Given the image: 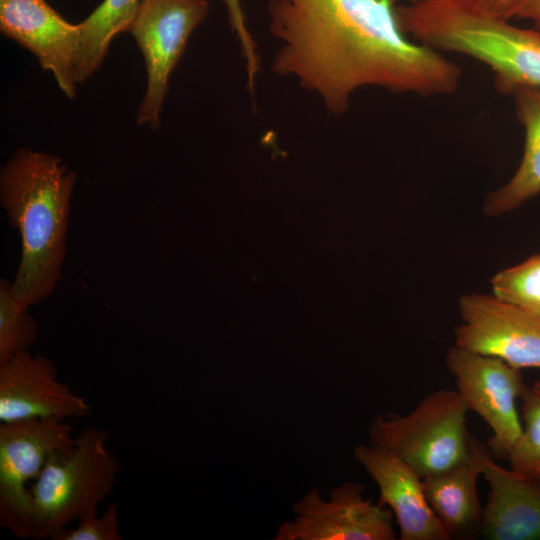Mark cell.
Wrapping results in <instances>:
<instances>
[{
  "label": "cell",
  "mask_w": 540,
  "mask_h": 540,
  "mask_svg": "<svg viewBox=\"0 0 540 540\" xmlns=\"http://www.w3.org/2000/svg\"><path fill=\"white\" fill-rule=\"evenodd\" d=\"M396 7V0H270L269 31L280 42L272 71L293 77L336 116L363 87L419 96L454 93L459 66L409 38Z\"/></svg>",
  "instance_id": "obj_1"
},
{
  "label": "cell",
  "mask_w": 540,
  "mask_h": 540,
  "mask_svg": "<svg viewBox=\"0 0 540 540\" xmlns=\"http://www.w3.org/2000/svg\"><path fill=\"white\" fill-rule=\"evenodd\" d=\"M75 173L60 157L20 148L1 168L0 201L21 237L12 282L25 305L47 298L61 280Z\"/></svg>",
  "instance_id": "obj_2"
},
{
  "label": "cell",
  "mask_w": 540,
  "mask_h": 540,
  "mask_svg": "<svg viewBox=\"0 0 540 540\" xmlns=\"http://www.w3.org/2000/svg\"><path fill=\"white\" fill-rule=\"evenodd\" d=\"M402 31L440 52L467 55L494 74L496 89L540 88V32L510 23L476 0H416L397 5Z\"/></svg>",
  "instance_id": "obj_3"
},
{
  "label": "cell",
  "mask_w": 540,
  "mask_h": 540,
  "mask_svg": "<svg viewBox=\"0 0 540 540\" xmlns=\"http://www.w3.org/2000/svg\"><path fill=\"white\" fill-rule=\"evenodd\" d=\"M107 439L105 430L87 427L69 450L48 459L30 488L33 538L56 540L81 514L97 509L112 493L119 465Z\"/></svg>",
  "instance_id": "obj_4"
},
{
  "label": "cell",
  "mask_w": 540,
  "mask_h": 540,
  "mask_svg": "<svg viewBox=\"0 0 540 540\" xmlns=\"http://www.w3.org/2000/svg\"><path fill=\"white\" fill-rule=\"evenodd\" d=\"M467 412L457 390L438 389L406 415H378L368 430L369 444L392 453L422 479L434 476L470 458Z\"/></svg>",
  "instance_id": "obj_5"
},
{
  "label": "cell",
  "mask_w": 540,
  "mask_h": 540,
  "mask_svg": "<svg viewBox=\"0 0 540 540\" xmlns=\"http://www.w3.org/2000/svg\"><path fill=\"white\" fill-rule=\"evenodd\" d=\"M75 442L62 419H31L0 424V525L19 538L33 537L32 495L48 459Z\"/></svg>",
  "instance_id": "obj_6"
},
{
  "label": "cell",
  "mask_w": 540,
  "mask_h": 540,
  "mask_svg": "<svg viewBox=\"0 0 540 540\" xmlns=\"http://www.w3.org/2000/svg\"><path fill=\"white\" fill-rule=\"evenodd\" d=\"M209 12L208 0H143L129 28L146 68V91L137 124L156 130L169 78L182 58L192 33Z\"/></svg>",
  "instance_id": "obj_7"
},
{
  "label": "cell",
  "mask_w": 540,
  "mask_h": 540,
  "mask_svg": "<svg viewBox=\"0 0 540 540\" xmlns=\"http://www.w3.org/2000/svg\"><path fill=\"white\" fill-rule=\"evenodd\" d=\"M446 366L468 411L477 413L491 428L490 452L506 459L522 432L516 400L526 384L520 369L457 345L447 351Z\"/></svg>",
  "instance_id": "obj_8"
},
{
  "label": "cell",
  "mask_w": 540,
  "mask_h": 540,
  "mask_svg": "<svg viewBox=\"0 0 540 540\" xmlns=\"http://www.w3.org/2000/svg\"><path fill=\"white\" fill-rule=\"evenodd\" d=\"M363 486L345 482L324 500L318 488L293 505L296 516L283 522L274 540H394L393 513L363 497Z\"/></svg>",
  "instance_id": "obj_9"
},
{
  "label": "cell",
  "mask_w": 540,
  "mask_h": 540,
  "mask_svg": "<svg viewBox=\"0 0 540 540\" xmlns=\"http://www.w3.org/2000/svg\"><path fill=\"white\" fill-rule=\"evenodd\" d=\"M462 323L455 345L517 368L540 369V318L493 294H466L458 303Z\"/></svg>",
  "instance_id": "obj_10"
},
{
  "label": "cell",
  "mask_w": 540,
  "mask_h": 540,
  "mask_svg": "<svg viewBox=\"0 0 540 540\" xmlns=\"http://www.w3.org/2000/svg\"><path fill=\"white\" fill-rule=\"evenodd\" d=\"M1 33L29 50L52 73L66 97L76 96L79 24L66 21L45 0H0Z\"/></svg>",
  "instance_id": "obj_11"
},
{
  "label": "cell",
  "mask_w": 540,
  "mask_h": 540,
  "mask_svg": "<svg viewBox=\"0 0 540 540\" xmlns=\"http://www.w3.org/2000/svg\"><path fill=\"white\" fill-rule=\"evenodd\" d=\"M90 413L82 396L58 379L54 362L21 352L0 365L1 423L31 419L81 418Z\"/></svg>",
  "instance_id": "obj_12"
},
{
  "label": "cell",
  "mask_w": 540,
  "mask_h": 540,
  "mask_svg": "<svg viewBox=\"0 0 540 540\" xmlns=\"http://www.w3.org/2000/svg\"><path fill=\"white\" fill-rule=\"evenodd\" d=\"M353 454L379 488L377 503L393 513L400 540L451 539L426 499L423 479L408 464L370 444Z\"/></svg>",
  "instance_id": "obj_13"
},
{
  "label": "cell",
  "mask_w": 540,
  "mask_h": 540,
  "mask_svg": "<svg viewBox=\"0 0 540 540\" xmlns=\"http://www.w3.org/2000/svg\"><path fill=\"white\" fill-rule=\"evenodd\" d=\"M471 450L489 484L483 535L490 540H540V484L497 464L473 436Z\"/></svg>",
  "instance_id": "obj_14"
},
{
  "label": "cell",
  "mask_w": 540,
  "mask_h": 540,
  "mask_svg": "<svg viewBox=\"0 0 540 540\" xmlns=\"http://www.w3.org/2000/svg\"><path fill=\"white\" fill-rule=\"evenodd\" d=\"M510 95L524 128V152L512 178L485 198L483 211L493 217L517 209L540 193V88L518 87Z\"/></svg>",
  "instance_id": "obj_15"
},
{
  "label": "cell",
  "mask_w": 540,
  "mask_h": 540,
  "mask_svg": "<svg viewBox=\"0 0 540 540\" xmlns=\"http://www.w3.org/2000/svg\"><path fill=\"white\" fill-rule=\"evenodd\" d=\"M480 466L471 456L459 465L423 479L426 499L450 538L481 529L483 507L477 492Z\"/></svg>",
  "instance_id": "obj_16"
},
{
  "label": "cell",
  "mask_w": 540,
  "mask_h": 540,
  "mask_svg": "<svg viewBox=\"0 0 540 540\" xmlns=\"http://www.w3.org/2000/svg\"><path fill=\"white\" fill-rule=\"evenodd\" d=\"M143 0H103L79 24L80 54L77 84L84 83L102 64L112 39L128 32Z\"/></svg>",
  "instance_id": "obj_17"
},
{
  "label": "cell",
  "mask_w": 540,
  "mask_h": 540,
  "mask_svg": "<svg viewBox=\"0 0 540 540\" xmlns=\"http://www.w3.org/2000/svg\"><path fill=\"white\" fill-rule=\"evenodd\" d=\"M29 306L15 295L12 283L0 281V365L11 357L29 351L38 336V324Z\"/></svg>",
  "instance_id": "obj_18"
},
{
  "label": "cell",
  "mask_w": 540,
  "mask_h": 540,
  "mask_svg": "<svg viewBox=\"0 0 540 540\" xmlns=\"http://www.w3.org/2000/svg\"><path fill=\"white\" fill-rule=\"evenodd\" d=\"M520 399L522 432L506 459L512 471L540 484V395L525 385Z\"/></svg>",
  "instance_id": "obj_19"
},
{
  "label": "cell",
  "mask_w": 540,
  "mask_h": 540,
  "mask_svg": "<svg viewBox=\"0 0 540 540\" xmlns=\"http://www.w3.org/2000/svg\"><path fill=\"white\" fill-rule=\"evenodd\" d=\"M492 294L540 318V253L491 279Z\"/></svg>",
  "instance_id": "obj_20"
},
{
  "label": "cell",
  "mask_w": 540,
  "mask_h": 540,
  "mask_svg": "<svg viewBox=\"0 0 540 540\" xmlns=\"http://www.w3.org/2000/svg\"><path fill=\"white\" fill-rule=\"evenodd\" d=\"M119 508L111 503L105 512L98 516L97 509H90L78 518L75 528H67L56 540H120Z\"/></svg>",
  "instance_id": "obj_21"
},
{
  "label": "cell",
  "mask_w": 540,
  "mask_h": 540,
  "mask_svg": "<svg viewBox=\"0 0 540 540\" xmlns=\"http://www.w3.org/2000/svg\"><path fill=\"white\" fill-rule=\"evenodd\" d=\"M226 7L228 22L235 34L245 61L247 88L251 94L255 92V83L260 70V57L257 44L246 24V17L240 0H220Z\"/></svg>",
  "instance_id": "obj_22"
},
{
  "label": "cell",
  "mask_w": 540,
  "mask_h": 540,
  "mask_svg": "<svg viewBox=\"0 0 540 540\" xmlns=\"http://www.w3.org/2000/svg\"><path fill=\"white\" fill-rule=\"evenodd\" d=\"M512 18L528 20L540 32V0H515L509 14Z\"/></svg>",
  "instance_id": "obj_23"
},
{
  "label": "cell",
  "mask_w": 540,
  "mask_h": 540,
  "mask_svg": "<svg viewBox=\"0 0 540 540\" xmlns=\"http://www.w3.org/2000/svg\"><path fill=\"white\" fill-rule=\"evenodd\" d=\"M489 11L509 19V14L515 0H476ZM510 20V19H509Z\"/></svg>",
  "instance_id": "obj_24"
},
{
  "label": "cell",
  "mask_w": 540,
  "mask_h": 540,
  "mask_svg": "<svg viewBox=\"0 0 540 540\" xmlns=\"http://www.w3.org/2000/svg\"><path fill=\"white\" fill-rule=\"evenodd\" d=\"M533 390L540 395V378L533 384Z\"/></svg>",
  "instance_id": "obj_25"
},
{
  "label": "cell",
  "mask_w": 540,
  "mask_h": 540,
  "mask_svg": "<svg viewBox=\"0 0 540 540\" xmlns=\"http://www.w3.org/2000/svg\"><path fill=\"white\" fill-rule=\"evenodd\" d=\"M409 1H416V0H409Z\"/></svg>",
  "instance_id": "obj_26"
}]
</instances>
